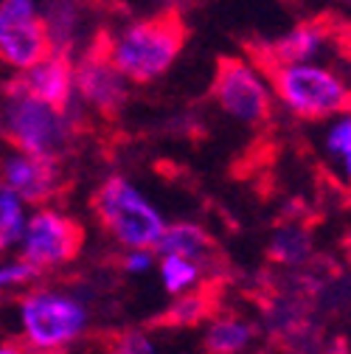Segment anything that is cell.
<instances>
[{
  "instance_id": "obj_5",
  "label": "cell",
  "mask_w": 351,
  "mask_h": 354,
  "mask_svg": "<svg viewBox=\"0 0 351 354\" xmlns=\"http://www.w3.org/2000/svg\"><path fill=\"white\" fill-rule=\"evenodd\" d=\"M276 102L301 121H329L351 110V84L326 62H292L267 68Z\"/></svg>"
},
{
  "instance_id": "obj_12",
  "label": "cell",
  "mask_w": 351,
  "mask_h": 354,
  "mask_svg": "<svg viewBox=\"0 0 351 354\" xmlns=\"http://www.w3.org/2000/svg\"><path fill=\"white\" fill-rule=\"evenodd\" d=\"M17 87H23L26 93L57 104V107H73V57L51 51L48 57H42L37 65L23 71L15 79Z\"/></svg>"
},
{
  "instance_id": "obj_22",
  "label": "cell",
  "mask_w": 351,
  "mask_h": 354,
  "mask_svg": "<svg viewBox=\"0 0 351 354\" xmlns=\"http://www.w3.org/2000/svg\"><path fill=\"white\" fill-rule=\"evenodd\" d=\"M107 354H160V348L146 332H126L115 337Z\"/></svg>"
},
{
  "instance_id": "obj_8",
  "label": "cell",
  "mask_w": 351,
  "mask_h": 354,
  "mask_svg": "<svg viewBox=\"0 0 351 354\" xmlns=\"http://www.w3.org/2000/svg\"><path fill=\"white\" fill-rule=\"evenodd\" d=\"M48 54L42 0H0V65L20 76Z\"/></svg>"
},
{
  "instance_id": "obj_9",
  "label": "cell",
  "mask_w": 351,
  "mask_h": 354,
  "mask_svg": "<svg viewBox=\"0 0 351 354\" xmlns=\"http://www.w3.org/2000/svg\"><path fill=\"white\" fill-rule=\"evenodd\" d=\"M133 84L113 65L102 42L84 46L73 57V104L99 115H115L126 99Z\"/></svg>"
},
{
  "instance_id": "obj_26",
  "label": "cell",
  "mask_w": 351,
  "mask_h": 354,
  "mask_svg": "<svg viewBox=\"0 0 351 354\" xmlns=\"http://www.w3.org/2000/svg\"><path fill=\"white\" fill-rule=\"evenodd\" d=\"M343 3H345V6H351V0H343Z\"/></svg>"
},
{
  "instance_id": "obj_27",
  "label": "cell",
  "mask_w": 351,
  "mask_h": 354,
  "mask_svg": "<svg viewBox=\"0 0 351 354\" xmlns=\"http://www.w3.org/2000/svg\"><path fill=\"white\" fill-rule=\"evenodd\" d=\"M23 354H37V351H23Z\"/></svg>"
},
{
  "instance_id": "obj_1",
  "label": "cell",
  "mask_w": 351,
  "mask_h": 354,
  "mask_svg": "<svg viewBox=\"0 0 351 354\" xmlns=\"http://www.w3.org/2000/svg\"><path fill=\"white\" fill-rule=\"evenodd\" d=\"M186 46V23L178 12H160L126 20L102 37V48L129 84L163 79Z\"/></svg>"
},
{
  "instance_id": "obj_13",
  "label": "cell",
  "mask_w": 351,
  "mask_h": 354,
  "mask_svg": "<svg viewBox=\"0 0 351 354\" xmlns=\"http://www.w3.org/2000/svg\"><path fill=\"white\" fill-rule=\"evenodd\" d=\"M42 20L51 39V51L76 57L84 46V3L82 0H42Z\"/></svg>"
},
{
  "instance_id": "obj_21",
  "label": "cell",
  "mask_w": 351,
  "mask_h": 354,
  "mask_svg": "<svg viewBox=\"0 0 351 354\" xmlns=\"http://www.w3.org/2000/svg\"><path fill=\"white\" fill-rule=\"evenodd\" d=\"M39 279V273L20 256H0V292L26 290Z\"/></svg>"
},
{
  "instance_id": "obj_16",
  "label": "cell",
  "mask_w": 351,
  "mask_h": 354,
  "mask_svg": "<svg viewBox=\"0 0 351 354\" xmlns=\"http://www.w3.org/2000/svg\"><path fill=\"white\" fill-rule=\"evenodd\" d=\"M155 270H158L160 287L171 298L202 287L205 279H208V268H205V264H200L194 259H183V256H158Z\"/></svg>"
},
{
  "instance_id": "obj_19",
  "label": "cell",
  "mask_w": 351,
  "mask_h": 354,
  "mask_svg": "<svg viewBox=\"0 0 351 354\" xmlns=\"http://www.w3.org/2000/svg\"><path fill=\"white\" fill-rule=\"evenodd\" d=\"M211 309H214L211 290L197 287L191 292L174 295L171 306L163 313V324L166 326H197V324H202L211 315Z\"/></svg>"
},
{
  "instance_id": "obj_17",
  "label": "cell",
  "mask_w": 351,
  "mask_h": 354,
  "mask_svg": "<svg viewBox=\"0 0 351 354\" xmlns=\"http://www.w3.org/2000/svg\"><path fill=\"white\" fill-rule=\"evenodd\" d=\"M28 211L31 205L23 197H17L9 186L0 183V256H9L17 250Z\"/></svg>"
},
{
  "instance_id": "obj_15",
  "label": "cell",
  "mask_w": 351,
  "mask_h": 354,
  "mask_svg": "<svg viewBox=\"0 0 351 354\" xmlns=\"http://www.w3.org/2000/svg\"><path fill=\"white\" fill-rule=\"evenodd\" d=\"M256 340V326L239 315H219L205 326V354H245Z\"/></svg>"
},
{
  "instance_id": "obj_14",
  "label": "cell",
  "mask_w": 351,
  "mask_h": 354,
  "mask_svg": "<svg viewBox=\"0 0 351 354\" xmlns=\"http://www.w3.org/2000/svg\"><path fill=\"white\" fill-rule=\"evenodd\" d=\"M155 256H183V259H194L211 270V261L216 256V245L214 236L189 219L180 223H169L166 231L160 234L158 245H155Z\"/></svg>"
},
{
  "instance_id": "obj_20",
  "label": "cell",
  "mask_w": 351,
  "mask_h": 354,
  "mask_svg": "<svg viewBox=\"0 0 351 354\" xmlns=\"http://www.w3.org/2000/svg\"><path fill=\"white\" fill-rule=\"evenodd\" d=\"M323 149L337 163L340 174L351 183V110L329 118L323 132Z\"/></svg>"
},
{
  "instance_id": "obj_23",
  "label": "cell",
  "mask_w": 351,
  "mask_h": 354,
  "mask_svg": "<svg viewBox=\"0 0 351 354\" xmlns=\"http://www.w3.org/2000/svg\"><path fill=\"white\" fill-rule=\"evenodd\" d=\"M155 264H158V256L152 248H135L121 253V270L126 276H146L149 270H155Z\"/></svg>"
},
{
  "instance_id": "obj_11",
  "label": "cell",
  "mask_w": 351,
  "mask_h": 354,
  "mask_svg": "<svg viewBox=\"0 0 351 354\" xmlns=\"http://www.w3.org/2000/svg\"><path fill=\"white\" fill-rule=\"evenodd\" d=\"M329 42V31L326 26L315 23V20H306V23H295L292 28H287L284 34L273 37L270 42H265L253 57L265 65H292V62H312L323 54Z\"/></svg>"
},
{
  "instance_id": "obj_6",
  "label": "cell",
  "mask_w": 351,
  "mask_h": 354,
  "mask_svg": "<svg viewBox=\"0 0 351 354\" xmlns=\"http://www.w3.org/2000/svg\"><path fill=\"white\" fill-rule=\"evenodd\" d=\"M211 99L225 118L242 127H265L276 113L267 68L256 57H222L211 79Z\"/></svg>"
},
{
  "instance_id": "obj_18",
  "label": "cell",
  "mask_w": 351,
  "mask_h": 354,
  "mask_svg": "<svg viewBox=\"0 0 351 354\" xmlns=\"http://www.w3.org/2000/svg\"><path fill=\"white\" fill-rule=\"evenodd\" d=\"M312 253V236L303 225L298 223H287L278 225L273 239H270V256L278 264H287V268H295V264L306 261Z\"/></svg>"
},
{
  "instance_id": "obj_24",
  "label": "cell",
  "mask_w": 351,
  "mask_h": 354,
  "mask_svg": "<svg viewBox=\"0 0 351 354\" xmlns=\"http://www.w3.org/2000/svg\"><path fill=\"white\" fill-rule=\"evenodd\" d=\"M0 354H23L20 343H0Z\"/></svg>"
},
{
  "instance_id": "obj_3",
  "label": "cell",
  "mask_w": 351,
  "mask_h": 354,
  "mask_svg": "<svg viewBox=\"0 0 351 354\" xmlns=\"http://www.w3.org/2000/svg\"><path fill=\"white\" fill-rule=\"evenodd\" d=\"M91 211L102 234L121 250L152 248L166 231L169 219L160 205L121 171H110L91 194Z\"/></svg>"
},
{
  "instance_id": "obj_10",
  "label": "cell",
  "mask_w": 351,
  "mask_h": 354,
  "mask_svg": "<svg viewBox=\"0 0 351 354\" xmlns=\"http://www.w3.org/2000/svg\"><path fill=\"white\" fill-rule=\"evenodd\" d=\"M0 183L23 197L31 208L54 203L65 192V169L59 160L6 149L0 155Z\"/></svg>"
},
{
  "instance_id": "obj_7",
  "label": "cell",
  "mask_w": 351,
  "mask_h": 354,
  "mask_svg": "<svg viewBox=\"0 0 351 354\" xmlns=\"http://www.w3.org/2000/svg\"><path fill=\"white\" fill-rule=\"evenodd\" d=\"M84 242H87V231L82 225V219L57 203H46V205H34L28 211L15 256L28 261L42 276L73 264L82 256Z\"/></svg>"
},
{
  "instance_id": "obj_25",
  "label": "cell",
  "mask_w": 351,
  "mask_h": 354,
  "mask_svg": "<svg viewBox=\"0 0 351 354\" xmlns=\"http://www.w3.org/2000/svg\"><path fill=\"white\" fill-rule=\"evenodd\" d=\"M348 51H351V31H348Z\"/></svg>"
},
{
  "instance_id": "obj_2",
  "label": "cell",
  "mask_w": 351,
  "mask_h": 354,
  "mask_svg": "<svg viewBox=\"0 0 351 354\" xmlns=\"http://www.w3.org/2000/svg\"><path fill=\"white\" fill-rule=\"evenodd\" d=\"M93 324V309L76 290L57 284H31L15 306L20 348L59 354L79 343Z\"/></svg>"
},
{
  "instance_id": "obj_4",
  "label": "cell",
  "mask_w": 351,
  "mask_h": 354,
  "mask_svg": "<svg viewBox=\"0 0 351 354\" xmlns=\"http://www.w3.org/2000/svg\"><path fill=\"white\" fill-rule=\"evenodd\" d=\"M0 136L9 149L65 163V158L76 149L79 127L73 107L48 104L12 82L3 104H0Z\"/></svg>"
}]
</instances>
